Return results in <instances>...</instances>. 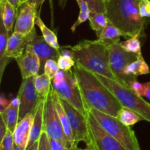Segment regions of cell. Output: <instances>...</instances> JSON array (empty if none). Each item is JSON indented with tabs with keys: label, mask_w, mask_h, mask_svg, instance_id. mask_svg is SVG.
I'll return each mask as SVG.
<instances>
[{
	"label": "cell",
	"mask_w": 150,
	"mask_h": 150,
	"mask_svg": "<svg viewBox=\"0 0 150 150\" xmlns=\"http://www.w3.org/2000/svg\"><path fill=\"white\" fill-rule=\"evenodd\" d=\"M101 127L112 137L117 139L127 150H141L136 133L130 126L120 122L117 117L103 113L94 108H89ZM87 111V110H86Z\"/></svg>",
	"instance_id": "obj_4"
},
{
	"label": "cell",
	"mask_w": 150,
	"mask_h": 150,
	"mask_svg": "<svg viewBox=\"0 0 150 150\" xmlns=\"http://www.w3.org/2000/svg\"><path fill=\"white\" fill-rule=\"evenodd\" d=\"M138 1H141V0H138Z\"/></svg>",
	"instance_id": "obj_48"
},
{
	"label": "cell",
	"mask_w": 150,
	"mask_h": 150,
	"mask_svg": "<svg viewBox=\"0 0 150 150\" xmlns=\"http://www.w3.org/2000/svg\"><path fill=\"white\" fill-rule=\"evenodd\" d=\"M11 32H8L4 27L2 21L0 22V81L2 79L3 74L6 67L12 59L7 58L5 56L7 43Z\"/></svg>",
	"instance_id": "obj_20"
},
{
	"label": "cell",
	"mask_w": 150,
	"mask_h": 150,
	"mask_svg": "<svg viewBox=\"0 0 150 150\" xmlns=\"http://www.w3.org/2000/svg\"><path fill=\"white\" fill-rule=\"evenodd\" d=\"M110 40H83L74 46H67L76 64L95 74L105 76L119 83L109 64Z\"/></svg>",
	"instance_id": "obj_2"
},
{
	"label": "cell",
	"mask_w": 150,
	"mask_h": 150,
	"mask_svg": "<svg viewBox=\"0 0 150 150\" xmlns=\"http://www.w3.org/2000/svg\"><path fill=\"white\" fill-rule=\"evenodd\" d=\"M72 71L77 81L86 110L94 108L117 117L122 106L95 73L76 63Z\"/></svg>",
	"instance_id": "obj_1"
},
{
	"label": "cell",
	"mask_w": 150,
	"mask_h": 150,
	"mask_svg": "<svg viewBox=\"0 0 150 150\" xmlns=\"http://www.w3.org/2000/svg\"><path fill=\"white\" fill-rule=\"evenodd\" d=\"M35 24L40 28V29L41 32L42 34V37H43L44 39L46 40V42L49 45H51V46L58 50H59L61 48V47H60L59 44L58 42V39H57V36L56 35V33L54 31L51 30L49 28H48L45 26L44 22L42 21L41 18L40 17L39 13L37 15L36 18H35Z\"/></svg>",
	"instance_id": "obj_24"
},
{
	"label": "cell",
	"mask_w": 150,
	"mask_h": 150,
	"mask_svg": "<svg viewBox=\"0 0 150 150\" xmlns=\"http://www.w3.org/2000/svg\"><path fill=\"white\" fill-rule=\"evenodd\" d=\"M19 107H20V100L17 96L16 98L12 99L10 105L3 111H1L0 113L1 119L7 126V130L11 131L13 133L18 122Z\"/></svg>",
	"instance_id": "obj_18"
},
{
	"label": "cell",
	"mask_w": 150,
	"mask_h": 150,
	"mask_svg": "<svg viewBox=\"0 0 150 150\" xmlns=\"http://www.w3.org/2000/svg\"><path fill=\"white\" fill-rule=\"evenodd\" d=\"M0 1H1V0H0Z\"/></svg>",
	"instance_id": "obj_49"
},
{
	"label": "cell",
	"mask_w": 150,
	"mask_h": 150,
	"mask_svg": "<svg viewBox=\"0 0 150 150\" xmlns=\"http://www.w3.org/2000/svg\"><path fill=\"white\" fill-rule=\"evenodd\" d=\"M140 37L139 35L130 37L126 40L120 42V45L127 52L133 53L139 55L142 54V43L139 40Z\"/></svg>",
	"instance_id": "obj_29"
},
{
	"label": "cell",
	"mask_w": 150,
	"mask_h": 150,
	"mask_svg": "<svg viewBox=\"0 0 150 150\" xmlns=\"http://www.w3.org/2000/svg\"><path fill=\"white\" fill-rule=\"evenodd\" d=\"M78 3V5L79 7V17L78 19L76 20V21L73 24V26H71L70 29L73 32H74L76 31V28L81 25V23H84L86 21L89 20V16H90V9H89V5H88L87 2L86 1V0H76Z\"/></svg>",
	"instance_id": "obj_28"
},
{
	"label": "cell",
	"mask_w": 150,
	"mask_h": 150,
	"mask_svg": "<svg viewBox=\"0 0 150 150\" xmlns=\"http://www.w3.org/2000/svg\"><path fill=\"white\" fill-rule=\"evenodd\" d=\"M73 150H94L92 147H89V146H86V149H81V148H79V146H78V144L74 145V146H73Z\"/></svg>",
	"instance_id": "obj_45"
},
{
	"label": "cell",
	"mask_w": 150,
	"mask_h": 150,
	"mask_svg": "<svg viewBox=\"0 0 150 150\" xmlns=\"http://www.w3.org/2000/svg\"><path fill=\"white\" fill-rule=\"evenodd\" d=\"M95 75L117 98L122 106L133 110L143 117L144 120L150 122L149 103L146 102L142 97L136 95L131 89L125 87L112 79L105 76Z\"/></svg>",
	"instance_id": "obj_5"
},
{
	"label": "cell",
	"mask_w": 150,
	"mask_h": 150,
	"mask_svg": "<svg viewBox=\"0 0 150 150\" xmlns=\"http://www.w3.org/2000/svg\"><path fill=\"white\" fill-rule=\"evenodd\" d=\"M16 60L23 79L38 75L40 70V60L30 43L27 45L23 54Z\"/></svg>",
	"instance_id": "obj_13"
},
{
	"label": "cell",
	"mask_w": 150,
	"mask_h": 150,
	"mask_svg": "<svg viewBox=\"0 0 150 150\" xmlns=\"http://www.w3.org/2000/svg\"><path fill=\"white\" fill-rule=\"evenodd\" d=\"M89 21L91 28L92 30L95 31L98 38L110 22L105 13L95 12H91Z\"/></svg>",
	"instance_id": "obj_23"
},
{
	"label": "cell",
	"mask_w": 150,
	"mask_h": 150,
	"mask_svg": "<svg viewBox=\"0 0 150 150\" xmlns=\"http://www.w3.org/2000/svg\"><path fill=\"white\" fill-rule=\"evenodd\" d=\"M86 111V120L90 137L86 146L92 147L94 150H127L117 139L108 134L101 127L89 110Z\"/></svg>",
	"instance_id": "obj_7"
},
{
	"label": "cell",
	"mask_w": 150,
	"mask_h": 150,
	"mask_svg": "<svg viewBox=\"0 0 150 150\" xmlns=\"http://www.w3.org/2000/svg\"><path fill=\"white\" fill-rule=\"evenodd\" d=\"M50 1H51V0H50Z\"/></svg>",
	"instance_id": "obj_47"
},
{
	"label": "cell",
	"mask_w": 150,
	"mask_h": 150,
	"mask_svg": "<svg viewBox=\"0 0 150 150\" xmlns=\"http://www.w3.org/2000/svg\"><path fill=\"white\" fill-rule=\"evenodd\" d=\"M120 40H110L109 64L120 84L131 89V83L135 81H138V79L127 76L125 73V70L129 64L137 59L138 55L126 51L120 45Z\"/></svg>",
	"instance_id": "obj_6"
},
{
	"label": "cell",
	"mask_w": 150,
	"mask_h": 150,
	"mask_svg": "<svg viewBox=\"0 0 150 150\" xmlns=\"http://www.w3.org/2000/svg\"><path fill=\"white\" fill-rule=\"evenodd\" d=\"M10 103L9 101H7L5 98L3 97V95H1V111H3L4 108H7L9 105H10Z\"/></svg>",
	"instance_id": "obj_42"
},
{
	"label": "cell",
	"mask_w": 150,
	"mask_h": 150,
	"mask_svg": "<svg viewBox=\"0 0 150 150\" xmlns=\"http://www.w3.org/2000/svg\"><path fill=\"white\" fill-rule=\"evenodd\" d=\"M130 88L139 96H144V83H141L138 81H135L131 83Z\"/></svg>",
	"instance_id": "obj_36"
},
{
	"label": "cell",
	"mask_w": 150,
	"mask_h": 150,
	"mask_svg": "<svg viewBox=\"0 0 150 150\" xmlns=\"http://www.w3.org/2000/svg\"><path fill=\"white\" fill-rule=\"evenodd\" d=\"M44 100H42V101L40 103L35 111V118H34L32 128H31L29 142H28L26 150L29 149L35 142H38L40 138L41 133L42 132V125H43Z\"/></svg>",
	"instance_id": "obj_19"
},
{
	"label": "cell",
	"mask_w": 150,
	"mask_h": 150,
	"mask_svg": "<svg viewBox=\"0 0 150 150\" xmlns=\"http://www.w3.org/2000/svg\"><path fill=\"white\" fill-rule=\"evenodd\" d=\"M35 111L36 110L26 114L21 120H20L13 132L15 144L23 150H26L27 147Z\"/></svg>",
	"instance_id": "obj_16"
},
{
	"label": "cell",
	"mask_w": 150,
	"mask_h": 150,
	"mask_svg": "<svg viewBox=\"0 0 150 150\" xmlns=\"http://www.w3.org/2000/svg\"><path fill=\"white\" fill-rule=\"evenodd\" d=\"M42 131L45 132L50 138L59 141L67 147L65 135L56 108L52 89L44 100Z\"/></svg>",
	"instance_id": "obj_8"
},
{
	"label": "cell",
	"mask_w": 150,
	"mask_h": 150,
	"mask_svg": "<svg viewBox=\"0 0 150 150\" xmlns=\"http://www.w3.org/2000/svg\"><path fill=\"white\" fill-rule=\"evenodd\" d=\"M45 1V0H21V4H33L38 7V8L39 7H40L43 2Z\"/></svg>",
	"instance_id": "obj_38"
},
{
	"label": "cell",
	"mask_w": 150,
	"mask_h": 150,
	"mask_svg": "<svg viewBox=\"0 0 150 150\" xmlns=\"http://www.w3.org/2000/svg\"><path fill=\"white\" fill-rule=\"evenodd\" d=\"M51 89H52L53 98H54V102H55L56 108H57V112H58L59 117L60 121H61L62 125L63 130H64V135H65L66 141H67V148L70 149L77 144H75L74 137H73V130H72L71 125H70V120L67 117V113L64 111V108L62 105L59 96L52 87H51Z\"/></svg>",
	"instance_id": "obj_17"
},
{
	"label": "cell",
	"mask_w": 150,
	"mask_h": 150,
	"mask_svg": "<svg viewBox=\"0 0 150 150\" xmlns=\"http://www.w3.org/2000/svg\"><path fill=\"white\" fill-rule=\"evenodd\" d=\"M0 150H13L15 145L13 133L7 130L5 136L0 141Z\"/></svg>",
	"instance_id": "obj_32"
},
{
	"label": "cell",
	"mask_w": 150,
	"mask_h": 150,
	"mask_svg": "<svg viewBox=\"0 0 150 150\" xmlns=\"http://www.w3.org/2000/svg\"><path fill=\"white\" fill-rule=\"evenodd\" d=\"M144 97H145L149 100H150V81L144 83Z\"/></svg>",
	"instance_id": "obj_40"
},
{
	"label": "cell",
	"mask_w": 150,
	"mask_h": 150,
	"mask_svg": "<svg viewBox=\"0 0 150 150\" xmlns=\"http://www.w3.org/2000/svg\"><path fill=\"white\" fill-rule=\"evenodd\" d=\"M38 150H51L49 142V138L45 132L42 131L39 139V149Z\"/></svg>",
	"instance_id": "obj_35"
},
{
	"label": "cell",
	"mask_w": 150,
	"mask_h": 150,
	"mask_svg": "<svg viewBox=\"0 0 150 150\" xmlns=\"http://www.w3.org/2000/svg\"><path fill=\"white\" fill-rule=\"evenodd\" d=\"M51 80L46 74H38L35 76V86L37 92L42 98L45 99L51 90Z\"/></svg>",
	"instance_id": "obj_25"
},
{
	"label": "cell",
	"mask_w": 150,
	"mask_h": 150,
	"mask_svg": "<svg viewBox=\"0 0 150 150\" xmlns=\"http://www.w3.org/2000/svg\"><path fill=\"white\" fill-rule=\"evenodd\" d=\"M38 149H39V141L35 142V143L27 150H38Z\"/></svg>",
	"instance_id": "obj_43"
},
{
	"label": "cell",
	"mask_w": 150,
	"mask_h": 150,
	"mask_svg": "<svg viewBox=\"0 0 150 150\" xmlns=\"http://www.w3.org/2000/svg\"><path fill=\"white\" fill-rule=\"evenodd\" d=\"M18 98L20 100L18 122L26 114L35 111L42 101V98L37 92L35 86V76H31L23 79L21 85L18 93Z\"/></svg>",
	"instance_id": "obj_10"
},
{
	"label": "cell",
	"mask_w": 150,
	"mask_h": 150,
	"mask_svg": "<svg viewBox=\"0 0 150 150\" xmlns=\"http://www.w3.org/2000/svg\"><path fill=\"white\" fill-rule=\"evenodd\" d=\"M59 98L62 105L67 113V115L70 120L75 144H79L80 142H83L86 144H88L89 142L90 137H89V125H88L86 117L79 112L68 103L62 99L60 97Z\"/></svg>",
	"instance_id": "obj_11"
},
{
	"label": "cell",
	"mask_w": 150,
	"mask_h": 150,
	"mask_svg": "<svg viewBox=\"0 0 150 150\" xmlns=\"http://www.w3.org/2000/svg\"><path fill=\"white\" fill-rule=\"evenodd\" d=\"M13 150H23V149H22L21 147H19V146H18V145H16V144H15L14 148H13Z\"/></svg>",
	"instance_id": "obj_46"
},
{
	"label": "cell",
	"mask_w": 150,
	"mask_h": 150,
	"mask_svg": "<svg viewBox=\"0 0 150 150\" xmlns=\"http://www.w3.org/2000/svg\"><path fill=\"white\" fill-rule=\"evenodd\" d=\"M29 43L32 45L34 51L40 60V68L43 69L45 62L50 59L57 60L60 56L59 50L54 48L46 42L42 36L37 35Z\"/></svg>",
	"instance_id": "obj_15"
},
{
	"label": "cell",
	"mask_w": 150,
	"mask_h": 150,
	"mask_svg": "<svg viewBox=\"0 0 150 150\" xmlns=\"http://www.w3.org/2000/svg\"><path fill=\"white\" fill-rule=\"evenodd\" d=\"M139 13L143 18H150V0H141L139 2Z\"/></svg>",
	"instance_id": "obj_34"
},
{
	"label": "cell",
	"mask_w": 150,
	"mask_h": 150,
	"mask_svg": "<svg viewBox=\"0 0 150 150\" xmlns=\"http://www.w3.org/2000/svg\"><path fill=\"white\" fill-rule=\"evenodd\" d=\"M7 131V126H6V125L4 124V121L1 119V120H0V141L4 138V136H5Z\"/></svg>",
	"instance_id": "obj_39"
},
{
	"label": "cell",
	"mask_w": 150,
	"mask_h": 150,
	"mask_svg": "<svg viewBox=\"0 0 150 150\" xmlns=\"http://www.w3.org/2000/svg\"><path fill=\"white\" fill-rule=\"evenodd\" d=\"M120 37L130 38V35L117 28L110 21L106 27L101 32L100 36L98 37V39L100 40H115L120 39Z\"/></svg>",
	"instance_id": "obj_26"
},
{
	"label": "cell",
	"mask_w": 150,
	"mask_h": 150,
	"mask_svg": "<svg viewBox=\"0 0 150 150\" xmlns=\"http://www.w3.org/2000/svg\"><path fill=\"white\" fill-rule=\"evenodd\" d=\"M51 87L59 96L86 117V111L79 90V85L73 71L66 72L65 78L58 83H52Z\"/></svg>",
	"instance_id": "obj_9"
},
{
	"label": "cell",
	"mask_w": 150,
	"mask_h": 150,
	"mask_svg": "<svg viewBox=\"0 0 150 150\" xmlns=\"http://www.w3.org/2000/svg\"><path fill=\"white\" fill-rule=\"evenodd\" d=\"M67 0H59V4L60 7L62 9H64L65 7L66 4H67Z\"/></svg>",
	"instance_id": "obj_44"
},
{
	"label": "cell",
	"mask_w": 150,
	"mask_h": 150,
	"mask_svg": "<svg viewBox=\"0 0 150 150\" xmlns=\"http://www.w3.org/2000/svg\"><path fill=\"white\" fill-rule=\"evenodd\" d=\"M48 138H49V142L51 150H68V149L60 142L54 139H52V138H50L49 136H48Z\"/></svg>",
	"instance_id": "obj_37"
},
{
	"label": "cell",
	"mask_w": 150,
	"mask_h": 150,
	"mask_svg": "<svg viewBox=\"0 0 150 150\" xmlns=\"http://www.w3.org/2000/svg\"><path fill=\"white\" fill-rule=\"evenodd\" d=\"M57 63L60 70L64 72L71 71L72 68L76 64V62L73 58L62 55H60L57 59Z\"/></svg>",
	"instance_id": "obj_31"
},
{
	"label": "cell",
	"mask_w": 150,
	"mask_h": 150,
	"mask_svg": "<svg viewBox=\"0 0 150 150\" xmlns=\"http://www.w3.org/2000/svg\"><path fill=\"white\" fill-rule=\"evenodd\" d=\"M1 1H2V0H1ZM7 1H8L10 4H12V5L18 11L19 7L21 5V0H7Z\"/></svg>",
	"instance_id": "obj_41"
},
{
	"label": "cell",
	"mask_w": 150,
	"mask_h": 150,
	"mask_svg": "<svg viewBox=\"0 0 150 150\" xmlns=\"http://www.w3.org/2000/svg\"><path fill=\"white\" fill-rule=\"evenodd\" d=\"M125 73L130 77L137 78L142 75H146L150 73V69L145 62L142 54H139L137 59L133 61L126 67Z\"/></svg>",
	"instance_id": "obj_22"
},
{
	"label": "cell",
	"mask_w": 150,
	"mask_h": 150,
	"mask_svg": "<svg viewBox=\"0 0 150 150\" xmlns=\"http://www.w3.org/2000/svg\"><path fill=\"white\" fill-rule=\"evenodd\" d=\"M44 73L46 74L51 79H54L57 72L59 70L57 61L53 59H48L44 65Z\"/></svg>",
	"instance_id": "obj_30"
},
{
	"label": "cell",
	"mask_w": 150,
	"mask_h": 150,
	"mask_svg": "<svg viewBox=\"0 0 150 150\" xmlns=\"http://www.w3.org/2000/svg\"><path fill=\"white\" fill-rule=\"evenodd\" d=\"M36 35L37 32L35 28L29 35L13 32L9 38L5 53L6 57L15 59L20 57L25 51L28 44Z\"/></svg>",
	"instance_id": "obj_14"
},
{
	"label": "cell",
	"mask_w": 150,
	"mask_h": 150,
	"mask_svg": "<svg viewBox=\"0 0 150 150\" xmlns=\"http://www.w3.org/2000/svg\"><path fill=\"white\" fill-rule=\"evenodd\" d=\"M138 0H105V14L110 21L130 37L143 34L144 18Z\"/></svg>",
	"instance_id": "obj_3"
},
{
	"label": "cell",
	"mask_w": 150,
	"mask_h": 150,
	"mask_svg": "<svg viewBox=\"0 0 150 150\" xmlns=\"http://www.w3.org/2000/svg\"><path fill=\"white\" fill-rule=\"evenodd\" d=\"M0 9H1V16L3 24L8 32H12L13 29V25L16 23L17 18L18 10L10 4L7 0H2L0 1Z\"/></svg>",
	"instance_id": "obj_21"
},
{
	"label": "cell",
	"mask_w": 150,
	"mask_h": 150,
	"mask_svg": "<svg viewBox=\"0 0 150 150\" xmlns=\"http://www.w3.org/2000/svg\"><path fill=\"white\" fill-rule=\"evenodd\" d=\"M91 12L105 13V0H86Z\"/></svg>",
	"instance_id": "obj_33"
},
{
	"label": "cell",
	"mask_w": 150,
	"mask_h": 150,
	"mask_svg": "<svg viewBox=\"0 0 150 150\" xmlns=\"http://www.w3.org/2000/svg\"><path fill=\"white\" fill-rule=\"evenodd\" d=\"M38 7L33 4H23L19 7L13 32L29 35L35 29V18L38 14Z\"/></svg>",
	"instance_id": "obj_12"
},
{
	"label": "cell",
	"mask_w": 150,
	"mask_h": 150,
	"mask_svg": "<svg viewBox=\"0 0 150 150\" xmlns=\"http://www.w3.org/2000/svg\"><path fill=\"white\" fill-rule=\"evenodd\" d=\"M117 118L123 124L130 127L134 125L142 120H144L143 117H141L138 113L125 107H122L119 111Z\"/></svg>",
	"instance_id": "obj_27"
}]
</instances>
